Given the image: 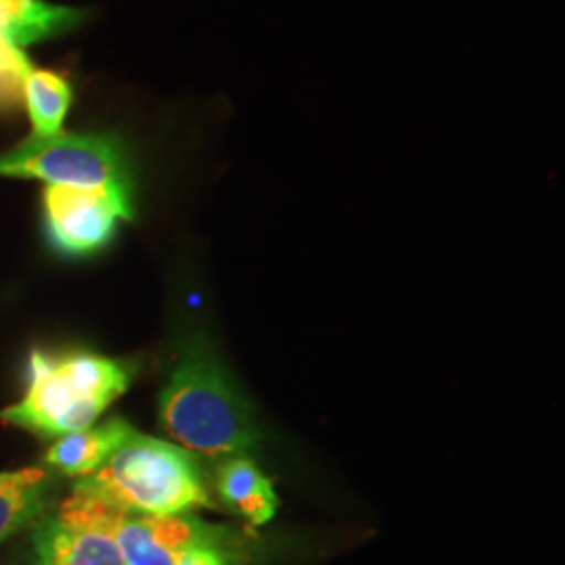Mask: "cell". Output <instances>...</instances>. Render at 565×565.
<instances>
[{
  "label": "cell",
  "instance_id": "obj_1",
  "mask_svg": "<svg viewBox=\"0 0 565 565\" xmlns=\"http://www.w3.org/2000/svg\"><path fill=\"white\" fill-rule=\"evenodd\" d=\"M160 424L184 450L205 457L247 455L263 440L252 406L203 343L182 354L163 384Z\"/></svg>",
  "mask_w": 565,
  "mask_h": 565
},
{
  "label": "cell",
  "instance_id": "obj_2",
  "mask_svg": "<svg viewBox=\"0 0 565 565\" xmlns=\"http://www.w3.org/2000/svg\"><path fill=\"white\" fill-rule=\"evenodd\" d=\"M130 384L124 364L90 352L49 354L34 350L20 403L0 411V422L61 438L95 424Z\"/></svg>",
  "mask_w": 565,
  "mask_h": 565
},
{
  "label": "cell",
  "instance_id": "obj_3",
  "mask_svg": "<svg viewBox=\"0 0 565 565\" xmlns=\"http://www.w3.org/2000/svg\"><path fill=\"white\" fill-rule=\"evenodd\" d=\"M109 503L142 515L170 518L212 505L202 469L182 446L135 431L111 459L76 482Z\"/></svg>",
  "mask_w": 565,
  "mask_h": 565
},
{
  "label": "cell",
  "instance_id": "obj_4",
  "mask_svg": "<svg viewBox=\"0 0 565 565\" xmlns=\"http://www.w3.org/2000/svg\"><path fill=\"white\" fill-rule=\"evenodd\" d=\"M0 179H39L55 186L103 191L132 203L124 149L118 139L105 135H32L0 156Z\"/></svg>",
  "mask_w": 565,
  "mask_h": 565
},
{
  "label": "cell",
  "instance_id": "obj_5",
  "mask_svg": "<svg viewBox=\"0 0 565 565\" xmlns=\"http://www.w3.org/2000/svg\"><path fill=\"white\" fill-rule=\"evenodd\" d=\"M107 515L126 565H245V539L233 527L189 513L142 515L114 503Z\"/></svg>",
  "mask_w": 565,
  "mask_h": 565
},
{
  "label": "cell",
  "instance_id": "obj_6",
  "mask_svg": "<svg viewBox=\"0 0 565 565\" xmlns=\"http://www.w3.org/2000/svg\"><path fill=\"white\" fill-rule=\"evenodd\" d=\"M107 509L97 492L74 484L57 511L32 525V565H126Z\"/></svg>",
  "mask_w": 565,
  "mask_h": 565
},
{
  "label": "cell",
  "instance_id": "obj_7",
  "mask_svg": "<svg viewBox=\"0 0 565 565\" xmlns=\"http://www.w3.org/2000/svg\"><path fill=\"white\" fill-rule=\"evenodd\" d=\"M44 218L53 245L70 256H86L105 247L120 221H132V203L103 191L46 184Z\"/></svg>",
  "mask_w": 565,
  "mask_h": 565
},
{
  "label": "cell",
  "instance_id": "obj_8",
  "mask_svg": "<svg viewBox=\"0 0 565 565\" xmlns=\"http://www.w3.org/2000/svg\"><path fill=\"white\" fill-rule=\"evenodd\" d=\"M137 429L124 419H111L97 427L65 434L44 455V463L55 467L63 476L82 480L111 459Z\"/></svg>",
  "mask_w": 565,
  "mask_h": 565
},
{
  "label": "cell",
  "instance_id": "obj_9",
  "mask_svg": "<svg viewBox=\"0 0 565 565\" xmlns=\"http://www.w3.org/2000/svg\"><path fill=\"white\" fill-rule=\"evenodd\" d=\"M216 492L224 507L254 527L268 524L279 509L275 486L247 455L224 459L216 471Z\"/></svg>",
  "mask_w": 565,
  "mask_h": 565
},
{
  "label": "cell",
  "instance_id": "obj_10",
  "mask_svg": "<svg viewBox=\"0 0 565 565\" xmlns=\"http://www.w3.org/2000/svg\"><path fill=\"white\" fill-rule=\"evenodd\" d=\"M53 480L41 467H28L0 484V543L34 525L49 511Z\"/></svg>",
  "mask_w": 565,
  "mask_h": 565
},
{
  "label": "cell",
  "instance_id": "obj_11",
  "mask_svg": "<svg viewBox=\"0 0 565 565\" xmlns=\"http://www.w3.org/2000/svg\"><path fill=\"white\" fill-rule=\"evenodd\" d=\"M23 102L36 137L60 135L72 105V88L57 72L30 70L23 78Z\"/></svg>",
  "mask_w": 565,
  "mask_h": 565
},
{
  "label": "cell",
  "instance_id": "obj_12",
  "mask_svg": "<svg viewBox=\"0 0 565 565\" xmlns=\"http://www.w3.org/2000/svg\"><path fill=\"white\" fill-rule=\"evenodd\" d=\"M32 70L25 53L9 41L4 4L0 0V105H13L23 97V78Z\"/></svg>",
  "mask_w": 565,
  "mask_h": 565
},
{
  "label": "cell",
  "instance_id": "obj_13",
  "mask_svg": "<svg viewBox=\"0 0 565 565\" xmlns=\"http://www.w3.org/2000/svg\"><path fill=\"white\" fill-rule=\"evenodd\" d=\"M13 473H15V471H2V473H0V484H2V482H7V480H11V478H13Z\"/></svg>",
  "mask_w": 565,
  "mask_h": 565
}]
</instances>
